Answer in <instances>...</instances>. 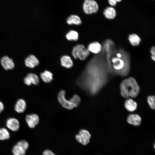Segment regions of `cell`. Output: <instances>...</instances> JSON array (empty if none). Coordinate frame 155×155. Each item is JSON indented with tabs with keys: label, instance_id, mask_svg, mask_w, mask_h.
Here are the masks:
<instances>
[{
	"label": "cell",
	"instance_id": "cell-1",
	"mask_svg": "<svg viewBox=\"0 0 155 155\" xmlns=\"http://www.w3.org/2000/svg\"><path fill=\"white\" fill-rule=\"evenodd\" d=\"M110 61L113 72L124 76L128 74L129 70V59L128 54L120 49L113 52Z\"/></svg>",
	"mask_w": 155,
	"mask_h": 155
},
{
	"label": "cell",
	"instance_id": "cell-2",
	"mask_svg": "<svg viewBox=\"0 0 155 155\" xmlns=\"http://www.w3.org/2000/svg\"><path fill=\"white\" fill-rule=\"evenodd\" d=\"M120 88L121 94L125 98L130 96L135 98L140 91V88L137 82L132 77L123 80L121 83Z\"/></svg>",
	"mask_w": 155,
	"mask_h": 155
},
{
	"label": "cell",
	"instance_id": "cell-3",
	"mask_svg": "<svg viewBox=\"0 0 155 155\" xmlns=\"http://www.w3.org/2000/svg\"><path fill=\"white\" fill-rule=\"evenodd\" d=\"M65 91L62 90L59 92L58 96V101L64 108L71 110L79 106L81 99L78 95L75 94L70 99L67 100L65 98Z\"/></svg>",
	"mask_w": 155,
	"mask_h": 155
},
{
	"label": "cell",
	"instance_id": "cell-4",
	"mask_svg": "<svg viewBox=\"0 0 155 155\" xmlns=\"http://www.w3.org/2000/svg\"><path fill=\"white\" fill-rule=\"evenodd\" d=\"M89 54L88 49L82 44H78L74 46L72 51L73 56L74 58L82 60L86 59Z\"/></svg>",
	"mask_w": 155,
	"mask_h": 155
},
{
	"label": "cell",
	"instance_id": "cell-5",
	"mask_svg": "<svg viewBox=\"0 0 155 155\" xmlns=\"http://www.w3.org/2000/svg\"><path fill=\"white\" fill-rule=\"evenodd\" d=\"M29 146L28 142L26 140H20L13 146L12 153L14 155H25Z\"/></svg>",
	"mask_w": 155,
	"mask_h": 155
},
{
	"label": "cell",
	"instance_id": "cell-6",
	"mask_svg": "<svg viewBox=\"0 0 155 155\" xmlns=\"http://www.w3.org/2000/svg\"><path fill=\"white\" fill-rule=\"evenodd\" d=\"M99 7L97 3L94 0H85L83 5L84 12L87 14L96 13Z\"/></svg>",
	"mask_w": 155,
	"mask_h": 155
},
{
	"label": "cell",
	"instance_id": "cell-7",
	"mask_svg": "<svg viewBox=\"0 0 155 155\" xmlns=\"http://www.w3.org/2000/svg\"><path fill=\"white\" fill-rule=\"evenodd\" d=\"M91 135L89 132L85 129L80 130L78 134L75 136L76 140L84 146L87 145L90 142Z\"/></svg>",
	"mask_w": 155,
	"mask_h": 155
},
{
	"label": "cell",
	"instance_id": "cell-8",
	"mask_svg": "<svg viewBox=\"0 0 155 155\" xmlns=\"http://www.w3.org/2000/svg\"><path fill=\"white\" fill-rule=\"evenodd\" d=\"M25 120L28 126L31 128H34L38 123L39 119L38 115L33 114L26 115Z\"/></svg>",
	"mask_w": 155,
	"mask_h": 155
},
{
	"label": "cell",
	"instance_id": "cell-9",
	"mask_svg": "<svg viewBox=\"0 0 155 155\" xmlns=\"http://www.w3.org/2000/svg\"><path fill=\"white\" fill-rule=\"evenodd\" d=\"M1 63L2 67L6 70L12 69L15 67L13 60L6 56L1 58Z\"/></svg>",
	"mask_w": 155,
	"mask_h": 155
},
{
	"label": "cell",
	"instance_id": "cell-10",
	"mask_svg": "<svg viewBox=\"0 0 155 155\" xmlns=\"http://www.w3.org/2000/svg\"><path fill=\"white\" fill-rule=\"evenodd\" d=\"M25 84L28 86H30L32 84L37 85L39 82V80L38 76L33 73H29L24 79Z\"/></svg>",
	"mask_w": 155,
	"mask_h": 155
},
{
	"label": "cell",
	"instance_id": "cell-11",
	"mask_svg": "<svg viewBox=\"0 0 155 155\" xmlns=\"http://www.w3.org/2000/svg\"><path fill=\"white\" fill-rule=\"evenodd\" d=\"M6 125L7 127L11 130L16 131L20 128V123L18 120L13 118L8 119L6 121Z\"/></svg>",
	"mask_w": 155,
	"mask_h": 155
},
{
	"label": "cell",
	"instance_id": "cell-12",
	"mask_svg": "<svg viewBox=\"0 0 155 155\" xmlns=\"http://www.w3.org/2000/svg\"><path fill=\"white\" fill-rule=\"evenodd\" d=\"M25 63L27 67L33 68L39 64V61L35 56L31 55L25 59Z\"/></svg>",
	"mask_w": 155,
	"mask_h": 155
},
{
	"label": "cell",
	"instance_id": "cell-13",
	"mask_svg": "<svg viewBox=\"0 0 155 155\" xmlns=\"http://www.w3.org/2000/svg\"><path fill=\"white\" fill-rule=\"evenodd\" d=\"M127 121L130 124L138 126L141 124L142 119L141 117L138 115L131 114L128 116Z\"/></svg>",
	"mask_w": 155,
	"mask_h": 155
},
{
	"label": "cell",
	"instance_id": "cell-14",
	"mask_svg": "<svg viewBox=\"0 0 155 155\" xmlns=\"http://www.w3.org/2000/svg\"><path fill=\"white\" fill-rule=\"evenodd\" d=\"M87 49L89 52L97 54L102 51V46L98 42H94L88 45Z\"/></svg>",
	"mask_w": 155,
	"mask_h": 155
},
{
	"label": "cell",
	"instance_id": "cell-15",
	"mask_svg": "<svg viewBox=\"0 0 155 155\" xmlns=\"http://www.w3.org/2000/svg\"><path fill=\"white\" fill-rule=\"evenodd\" d=\"M26 107V104L25 101L23 99H18L16 103L14 109L17 113H21L24 112Z\"/></svg>",
	"mask_w": 155,
	"mask_h": 155
},
{
	"label": "cell",
	"instance_id": "cell-16",
	"mask_svg": "<svg viewBox=\"0 0 155 155\" xmlns=\"http://www.w3.org/2000/svg\"><path fill=\"white\" fill-rule=\"evenodd\" d=\"M124 105L126 109L130 112L135 111L137 107V103L131 98H129L125 101Z\"/></svg>",
	"mask_w": 155,
	"mask_h": 155
},
{
	"label": "cell",
	"instance_id": "cell-17",
	"mask_svg": "<svg viewBox=\"0 0 155 155\" xmlns=\"http://www.w3.org/2000/svg\"><path fill=\"white\" fill-rule=\"evenodd\" d=\"M103 14L106 18L112 19L114 18L116 16V11L113 7H108L104 9Z\"/></svg>",
	"mask_w": 155,
	"mask_h": 155
},
{
	"label": "cell",
	"instance_id": "cell-18",
	"mask_svg": "<svg viewBox=\"0 0 155 155\" xmlns=\"http://www.w3.org/2000/svg\"><path fill=\"white\" fill-rule=\"evenodd\" d=\"M61 65L66 68H69L73 65V62L71 57L68 55H64L61 59Z\"/></svg>",
	"mask_w": 155,
	"mask_h": 155
},
{
	"label": "cell",
	"instance_id": "cell-19",
	"mask_svg": "<svg viewBox=\"0 0 155 155\" xmlns=\"http://www.w3.org/2000/svg\"><path fill=\"white\" fill-rule=\"evenodd\" d=\"M128 38L130 44L133 46H138L141 42L140 37L137 35L135 34L129 35Z\"/></svg>",
	"mask_w": 155,
	"mask_h": 155
},
{
	"label": "cell",
	"instance_id": "cell-20",
	"mask_svg": "<svg viewBox=\"0 0 155 155\" xmlns=\"http://www.w3.org/2000/svg\"><path fill=\"white\" fill-rule=\"evenodd\" d=\"M67 22L69 25L74 24L76 25H80L82 23L80 18L75 15L70 16L67 20Z\"/></svg>",
	"mask_w": 155,
	"mask_h": 155
},
{
	"label": "cell",
	"instance_id": "cell-21",
	"mask_svg": "<svg viewBox=\"0 0 155 155\" xmlns=\"http://www.w3.org/2000/svg\"><path fill=\"white\" fill-rule=\"evenodd\" d=\"M42 80L45 83H50L53 79V74L51 72L45 70L40 74Z\"/></svg>",
	"mask_w": 155,
	"mask_h": 155
},
{
	"label": "cell",
	"instance_id": "cell-22",
	"mask_svg": "<svg viewBox=\"0 0 155 155\" xmlns=\"http://www.w3.org/2000/svg\"><path fill=\"white\" fill-rule=\"evenodd\" d=\"M66 36L69 40L76 41L78 38V34L76 31L71 30L67 34Z\"/></svg>",
	"mask_w": 155,
	"mask_h": 155
},
{
	"label": "cell",
	"instance_id": "cell-23",
	"mask_svg": "<svg viewBox=\"0 0 155 155\" xmlns=\"http://www.w3.org/2000/svg\"><path fill=\"white\" fill-rule=\"evenodd\" d=\"M9 133L5 128H0V140H7L10 137Z\"/></svg>",
	"mask_w": 155,
	"mask_h": 155
},
{
	"label": "cell",
	"instance_id": "cell-24",
	"mask_svg": "<svg viewBox=\"0 0 155 155\" xmlns=\"http://www.w3.org/2000/svg\"><path fill=\"white\" fill-rule=\"evenodd\" d=\"M147 101L150 107L152 109H155V97L154 96H149L147 98Z\"/></svg>",
	"mask_w": 155,
	"mask_h": 155
},
{
	"label": "cell",
	"instance_id": "cell-25",
	"mask_svg": "<svg viewBox=\"0 0 155 155\" xmlns=\"http://www.w3.org/2000/svg\"><path fill=\"white\" fill-rule=\"evenodd\" d=\"M155 47L153 46L151 47L150 49V52L151 54V58L152 59L155 61Z\"/></svg>",
	"mask_w": 155,
	"mask_h": 155
},
{
	"label": "cell",
	"instance_id": "cell-26",
	"mask_svg": "<svg viewBox=\"0 0 155 155\" xmlns=\"http://www.w3.org/2000/svg\"><path fill=\"white\" fill-rule=\"evenodd\" d=\"M122 0H108L109 3L113 6H116L117 2H120Z\"/></svg>",
	"mask_w": 155,
	"mask_h": 155
},
{
	"label": "cell",
	"instance_id": "cell-27",
	"mask_svg": "<svg viewBox=\"0 0 155 155\" xmlns=\"http://www.w3.org/2000/svg\"><path fill=\"white\" fill-rule=\"evenodd\" d=\"M42 155H55V154L51 151L46 150H44L42 153Z\"/></svg>",
	"mask_w": 155,
	"mask_h": 155
},
{
	"label": "cell",
	"instance_id": "cell-28",
	"mask_svg": "<svg viewBox=\"0 0 155 155\" xmlns=\"http://www.w3.org/2000/svg\"><path fill=\"white\" fill-rule=\"evenodd\" d=\"M4 106L3 103L0 101V113L4 110Z\"/></svg>",
	"mask_w": 155,
	"mask_h": 155
}]
</instances>
